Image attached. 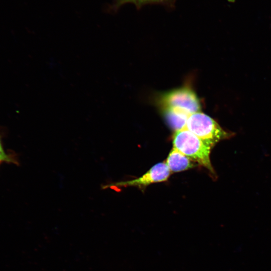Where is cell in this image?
<instances>
[{
    "label": "cell",
    "instance_id": "6da1fadb",
    "mask_svg": "<svg viewBox=\"0 0 271 271\" xmlns=\"http://www.w3.org/2000/svg\"><path fill=\"white\" fill-rule=\"evenodd\" d=\"M173 144L174 148L214 173L210 160L211 148L195 134L186 128L176 131Z\"/></svg>",
    "mask_w": 271,
    "mask_h": 271
},
{
    "label": "cell",
    "instance_id": "7a4b0ae2",
    "mask_svg": "<svg viewBox=\"0 0 271 271\" xmlns=\"http://www.w3.org/2000/svg\"><path fill=\"white\" fill-rule=\"evenodd\" d=\"M185 128L197 136L211 148L221 140L230 138L234 134L225 130L215 120L200 111L189 116Z\"/></svg>",
    "mask_w": 271,
    "mask_h": 271
},
{
    "label": "cell",
    "instance_id": "3957f363",
    "mask_svg": "<svg viewBox=\"0 0 271 271\" xmlns=\"http://www.w3.org/2000/svg\"><path fill=\"white\" fill-rule=\"evenodd\" d=\"M166 108L182 110L189 114L199 112L200 105L195 93L187 88H182L169 92L163 97Z\"/></svg>",
    "mask_w": 271,
    "mask_h": 271
},
{
    "label": "cell",
    "instance_id": "277c9868",
    "mask_svg": "<svg viewBox=\"0 0 271 271\" xmlns=\"http://www.w3.org/2000/svg\"><path fill=\"white\" fill-rule=\"evenodd\" d=\"M170 175V170L166 163H160L153 166L140 177L126 181L118 182L115 184L107 185L108 187H146L152 183L166 181Z\"/></svg>",
    "mask_w": 271,
    "mask_h": 271
},
{
    "label": "cell",
    "instance_id": "5b68a950",
    "mask_svg": "<svg viewBox=\"0 0 271 271\" xmlns=\"http://www.w3.org/2000/svg\"><path fill=\"white\" fill-rule=\"evenodd\" d=\"M191 160L188 157L173 148L168 155L166 163L170 171L178 172L193 168L194 164Z\"/></svg>",
    "mask_w": 271,
    "mask_h": 271
},
{
    "label": "cell",
    "instance_id": "8992f818",
    "mask_svg": "<svg viewBox=\"0 0 271 271\" xmlns=\"http://www.w3.org/2000/svg\"><path fill=\"white\" fill-rule=\"evenodd\" d=\"M187 112L177 108H166L165 116L169 125L176 131L185 128L189 116Z\"/></svg>",
    "mask_w": 271,
    "mask_h": 271
},
{
    "label": "cell",
    "instance_id": "52a82bcc",
    "mask_svg": "<svg viewBox=\"0 0 271 271\" xmlns=\"http://www.w3.org/2000/svg\"><path fill=\"white\" fill-rule=\"evenodd\" d=\"M175 0H114L108 5L106 9L108 13H115L121 7L127 4H133L137 9H140L144 5L152 4H171Z\"/></svg>",
    "mask_w": 271,
    "mask_h": 271
},
{
    "label": "cell",
    "instance_id": "ba28073f",
    "mask_svg": "<svg viewBox=\"0 0 271 271\" xmlns=\"http://www.w3.org/2000/svg\"><path fill=\"white\" fill-rule=\"evenodd\" d=\"M10 158L5 153L0 143V165L4 162H10Z\"/></svg>",
    "mask_w": 271,
    "mask_h": 271
}]
</instances>
